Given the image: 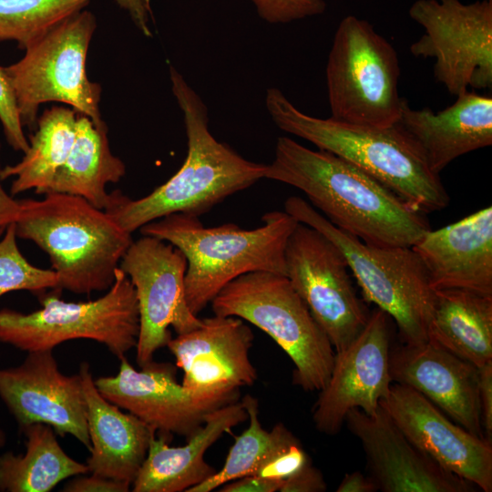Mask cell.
<instances>
[{
	"label": "cell",
	"mask_w": 492,
	"mask_h": 492,
	"mask_svg": "<svg viewBox=\"0 0 492 492\" xmlns=\"http://www.w3.org/2000/svg\"><path fill=\"white\" fill-rule=\"evenodd\" d=\"M284 211L323 233L340 249L364 299L395 320L405 343L428 340L435 291L411 247L365 243L333 225L298 196L285 200Z\"/></svg>",
	"instance_id": "6"
},
{
	"label": "cell",
	"mask_w": 492,
	"mask_h": 492,
	"mask_svg": "<svg viewBox=\"0 0 492 492\" xmlns=\"http://www.w3.org/2000/svg\"><path fill=\"white\" fill-rule=\"evenodd\" d=\"M286 277L325 333L334 352L345 349L370 313L357 296L340 249L317 230L299 222L285 248Z\"/></svg>",
	"instance_id": "12"
},
{
	"label": "cell",
	"mask_w": 492,
	"mask_h": 492,
	"mask_svg": "<svg viewBox=\"0 0 492 492\" xmlns=\"http://www.w3.org/2000/svg\"><path fill=\"white\" fill-rule=\"evenodd\" d=\"M56 292L40 296L42 308L32 313L1 309L0 342L29 353L53 350L69 340L89 339L106 345L118 358L136 348L137 293L120 268L110 288L96 300L68 302Z\"/></svg>",
	"instance_id": "8"
},
{
	"label": "cell",
	"mask_w": 492,
	"mask_h": 492,
	"mask_svg": "<svg viewBox=\"0 0 492 492\" xmlns=\"http://www.w3.org/2000/svg\"><path fill=\"white\" fill-rule=\"evenodd\" d=\"M310 461L298 440L272 455L255 470L253 475L267 479L284 480Z\"/></svg>",
	"instance_id": "34"
},
{
	"label": "cell",
	"mask_w": 492,
	"mask_h": 492,
	"mask_svg": "<svg viewBox=\"0 0 492 492\" xmlns=\"http://www.w3.org/2000/svg\"><path fill=\"white\" fill-rule=\"evenodd\" d=\"M119 268L135 287L139 333L136 346L139 367L153 360L154 354L170 341L171 326L177 334L200 327L203 320L193 314L185 297L187 259L171 243L142 235L133 241Z\"/></svg>",
	"instance_id": "13"
},
{
	"label": "cell",
	"mask_w": 492,
	"mask_h": 492,
	"mask_svg": "<svg viewBox=\"0 0 492 492\" xmlns=\"http://www.w3.org/2000/svg\"><path fill=\"white\" fill-rule=\"evenodd\" d=\"M337 492H375L377 486L368 476L360 471L348 473L339 484Z\"/></svg>",
	"instance_id": "40"
},
{
	"label": "cell",
	"mask_w": 492,
	"mask_h": 492,
	"mask_svg": "<svg viewBox=\"0 0 492 492\" xmlns=\"http://www.w3.org/2000/svg\"><path fill=\"white\" fill-rule=\"evenodd\" d=\"M327 489L321 471L308 462L296 473L284 479L281 492H323Z\"/></svg>",
	"instance_id": "35"
},
{
	"label": "cell",
	"mask_w": 492,
	"mask_h": 492,
	"mask_svg": "<svg viewBox=\"0 0 492 492\" xmlns=\"http://www.w3.org/2000/svg\"><path fill=\"white\" fill-rule=\"evenodd\" d=\"M265 106L281 130L352 163L414 210L427 214L448 205L449 196L439 175L429 169L396 123L374 128L310 116L276 87L266 91Z\"/></svg>",
	"instance_id": "3"
},
{
	"label": "cell",
	"mask_w": 492,
	"mask_h": 492,
	"mask_svg": "<svg viewBox=\"0 0 492 492\" xmlns=\"http://www.w3.org/2000/svg\"><path fill=\"white\" fill-rule=\"evenodd\" d=\"M410 17L425 33L410 46L434 58V77L454 96L492 87V0H416Z\"/></svg>",
	"instance_id": "11"
},
{
	"label": "cell",
	"mask_w": 492,
	"mask_h": 492,
	"mask_svg": "<svg viewBox=\"0 0 492 492\" xmlns=\"http://www.w3.org/2000/svg\"><path fill=\"white\" fill-rule=\"evenodd\" d=\"M389 315L375 308L358 336L336 352L325 386L313 406L316 429L337 434L347 413L360 409L374 415L394 383L390 374Z\"/></svg>",
	"instance_id": "15"
},
{
	"label": "cell",
	"mask_w": 492,
	"mask_h": 492,
	"mask_svg": "<svg viewBox=\"0 0 492 492\" xmlns=\"http://www.w3.org/2000/svg\"><path fill=\"white\" fill-rule=\"evenodd\" d=\"M95 28V16L81 10L29 44L19 61L5 67L15 91L23 126H34L39 106L51 101L71 106L96 126L104 124L100 86L91 82L86 71Z\"/></svg>",
	"instance_id": "10"
},
{
	"label": "cell",
	"mask_w": 492,
	"mask_h": 492,
	"mask_svg": "<svg viewBox=\"0 0 492 492\" xmlns=\"http://www.w3.org/2000/svg\"><path fill=\"white\" fill-rule=\"evenodd\" d=\"M427 339L477 368L492 362V296L435 291Z\"/></svg>",
	"instance_id": "25"
},
{
	"label": "cell",
	"mask_w": 492,
	"mask_h": 492,
	"mask_svg": "<svg viewBox=\"0 0 492 492\" xmlns=\"http://www.w3.org/2000/svg\"><path fill=\"white\" fill-rule=\"evenodd\" d=\"M259 15L270 23H288L324 12L323 0H251Z\"/></svg>",
	"instance_id": "33"
},
{
	"label": "cell",
	"mask_w": 492,
	"mask_h": 492,
	"mask_svg": "<svg viewBox=\"0 0 492 492\" xmlns=\"http://www.w3.org/2000/svg\"><path fill=\"white\" fill-rule=\"evenodd\" d=\"M210 304L214 315L239 317L270 335L292 361L295 385L305 391L325 386L335 352L285 275L244 273L226 284Z\"/></svg>",
	"instance_id": "7"
},
{
	"label": "cell",
	"mask_w": 492,
	"mask_h": 492,
	"mask_svg": "<svg viewBox=\"0 0 492 492\" xmlns=\"http://www.w3.org/2000/svg\"><path fill=\"white\" fill-rule=\"evenodd\" d=\"M91 443L89 472L132 485L157 434L130 413L105 399L97 391L90 367L80 365Z\"/></svg>",
	"instance_id": "24"
},
{
	"label": "cell",
	"mask_w": 492,
	"mask_h": 492,
	"mask_svg": "<svg viewBox=\"0 0 492 492\" xmlns=\"http://www.w3.org/2000/svg\"><path fill=\"white\" fill-rule=\"evenodd\" d=\"M0 396L22 428L46 424L90 450L82 378L63 374L53 350L29 352L19 366L0 369Z\"/></svg>",
	"instance_id": "17"
},
{
	"label": "cell",
	"mask_w": 492,
	"mask_h": 492,
	"mask_svg": "<svg viewBox=\"0 0 492 492\" xmlns=\"http://www.w3.org/2000/svg\"><path fill=\"white\" fill-rule=\"evenodd\" d=\"M5 440V433L0 429V447L4 446Z\"/></svg>",
	"instance_id": "42"
},
{
	"label": "cell",
	"mask_w": 492,
	"mask_h": 492,
	"mask_svg": "<svg viewBox=\"0 0 492 492\" xmlns=\"http://www.w3.org/2000/svg\"><path fill=\"white\" fill-rule=\"evenodd\" d=\"M37 129L29 137V148L22 159L2 169V179L14 178L10 194L35 190L44 195L56 173L66 161L76 136L77 112L53 107L36 121Z\"/></svg>",
	"instance_id": "28"
},
{
	"label": "cell",
	"mask_w": 492,
	"mask_h": 492,
	"mask_svg": "<svg viewBox=\"0 0 492 492\" xmlns=\"http://www.w3.org/2000/svg\"><path fill=\"white\" fill-rule=\"evenodd\" d=\"M478 398L485 436H492V362L478 368Z\"/></svg>",
	"instance_id": "37"
},
{
	"label": "cell",
	"mask_w": 492,
	"mask_h": 492,
	"mask_svg": "<svg viewBox=\"0 0 492 492\" xmlns=\"http://www.w3.org/2000/svg\"><path fill=\"white\" fill-rule=\"evenodd\" d=\"M118 373L94 380L108 402L134 415L158 435L190 438L205 423L210 413L240 399V390L200 395L179 384L176 367L153 360L136 370L125 356Z\"/></svg>",
	"instance_id": "14"
},
{
	"label": "cell",
	"mask_w": 492,
	"mask_h": 492,
	"mask_svg": "<svg viewBox=\"0 0 492 492\" xmlns=\"http://www.w3.org/2000/svg\"><path fill=\"white\" fill-rule=\"evenodd\" d=\"M242 402L250 422L248 428L235 437L221 469L187 492H210L227 482L253 475L272 455L298 441L282 423L275 425L271 431L262 427L256 398L247 395Z\"/></svg>",
	"instance_id": "29"
},
{
	"label": "cell",
	"mask_w": 492,
	"mask_h": 492,
	"mask_svg": "<svg viewBox=\"0 0 492 492\" xmlns=\"http://www.w3.org/2000/svg\"><path fill=\"white\" fill-rule=\"evenodd\" d=\"M1 148V146H0ZM2 168L0 165V227L15 222L21 212L20 200L14 199L2 186Z\"/></svg>",
	"instance_id": "39"
},
{
	"label": "cell",
	"mask_w": 492,
	"mask_h": 492,
	"mask_svg": "<svg viewBox=\"0 0 492 492\" xmlns=\"http://www.w3.org/2000/svg\"><path fill=\"white\" fill-rule=\"evenodd\" d=\"M0 121L8 144L15 151L25 153L29 148L24 130L17 99L12 81L0 67Z\"/></svg>",
	"instance_id": "32"
},
{
	"label": "cell",
	"mask_w": 492,
	"mask_h": 492,
	"mask_svg": "<svg viewBox=\"0 0 492 492\" xmlns=\"http://www.w3.org/2000/svg\"><path fill=\"white\" fill-rule=\"evenodd\" d=\"M264 178L302 190L330 222L368 244L412 247L431 230L424 213L359 168L289 137L277 139Z\"/></svg>",
	"instance_id": "1"
},
{
	"label": "cell",
	"mask_w": 492,
	"mask_h": 492,
	"mask_svg": "<svg viewBox=\"0 0 492 492\" xmlns=\"http://www.w3.org/2000/svg\"><path fill=\"white\" fill-rule=\"evenodd\" d=\"M89 0H0V41L20 48L81 11Z\"/></svg>",
	"instance_id": "30"
},
{
	"label": "cell",
	"mask_w": 492,
	"mask_h": 492,
	"mask_svg": "<svg viewBox=\"0 0 492 492\" xmlns=\"http://www.w3.org/2000/svg\"><path fill=\"white\" fill-rule=\"evenodd\" d=\"M169 74L184 117L187 156L169 179L145 197L131 200L119 190L110 193L105 210L131 234L172 213L199 217L265 176L267 165L244 159L212 136L203 100L173 67Z\"/></svg>",
	"instance_id": "2"
},
{
	"label": "cell",
	"mask_w": 492,
	"mask_h": 492,
	"mask_svg": "<svg viewBox=\"0 0 492 492\" xmlns=\"http://www.w3.org/2000/svg\"><path fill=\"white\" fill-rule=\"evenodd\" d=\"M43 196L20 200L17 238L34 242L48 255L58 277L57 291H108L133 241L131 233L81 197L57 192Z\"/></svg>",
	"instance_id": "5"
},
{
	"label": "cell",
	"mask_w": 492,
	"mask_h": 492,
	"mask_svg": "<svg viewBox=\"0 0 492 492\" xmlns=\"http://www.w3.org/2000/svg\"><path fill=\"white\" fill-rule=\"evenodd\" d=\"M202 324L171 338L167 346L183 371L182 385L200 395H215L251 386L257 370L250 360L254 335L236 316L202 319Z\"/></svg>",
	"instance_id": "18"
},
{
	"label": "cell",
	"mask_w": 492,
	"mask_h": 492,
	"mask_svg": "<svg viewBox=\"0 0 492 492\" xmlns=\"http://www.w3.org/2000/svg\"><path fill=\"white\" fill-rule=\"evenodd\" d=\"M390 374L394 383L415 390L455 423L487 438L480 413L477 366L427 340L405 343L391 351Z\"/></svg>",
	"instance_id": "20"
},
{
	"label": "cell",
	"mask_w": 492,
	"mask_h": 492,
	"mask_svg": "<svg viewBox=\"0 0 492 492\" xmlns=\"http://www.w3.org/2000/svg\"><path fill=\"white\" fill-rule=\"evenodd\" d=\"M411 248L434 291L455 289L492 296L491 206L429 230Z\"/></svg>",
	"instance_id": "21"
},
{
	"label": "cell",
	"mask_w": 492,
	"mask_h": 492,
	"mask_svg": "<svg viewBox=\"0 0 492 492\" xmlns=\"http://www.w3.org/2000/svg\"><path fill=\"white\" fill-rule=\"evenodd\" d=\"M57 287L55 271L33 265L19 250L15 222L0 227V297L15 291L39 294L47 289L57 291Z\"/></svg>",
	"instance_id": "31"
},
{
	"label": "cell",
	"mask_w": 492,
	"mask_h": 492,
	"mask_svg": "<svg viewBox=\"0 0 492 492\" xmlns=\"http://www.w3.org/2000/svg\"><path fill=\"white\" fill-rule=\"evenodd\" d=\"M130 484L98 475L76 477L68 481L63 488L64 492H127Z\"/></svg>",
	"instance_id": "36"
},
{
	"label": "cell",
	"mask_w": 492,
	"mask_h": 492,
	"mask_svg": "<svg viewBox=\"0 0 492 492\" xmlns=\"http://www.w3.org/2000/svg\"><path fill=\"white\" fill-rule=\"evenodd\" d=\"M126 173L124 162L111 152L108 128L77 113L76 136L71 150L46 193L78 196L106 210L110 201L107 185L118 182Z\"/></svg>",
	"instance_id": "26"
},
{
	"label": "cell",
	"mask_w": 492,
	"mask_h": 492,
	"mask_svg": "<svg viewBox=\"0 0 492 492\" xmlns=\"http://www.w3.org/2000/svg\"><path fill=\"white\" fill-rule=\"evenodd\" d=\"M283 480L267 479L254 475H248L219 487L220 492H276L280 491Z\"/></svg>",
	"instance_id": "38"
},
{
	"label": "cell",
	"mask_w": 492,
	"mask_h": 492,
	"mask_svg": "<svg viewBox=\"0 0 492 492\" xmlns=\"http://www.w3.org/2000/svg\"><path fill=\"white\" fill-rule=\"evenodd\" d=\"M23 430L26 453L0 456L1 491L49 492L62 480L89 472L87 464L66 454L50 425L32 424Z\"/></svg>",
	"instance_id": "27"
},
{
	"label": "cell",
	"mask_w": 492,
	"mask_h": 492,
	"mask_svg": "<svg viewBox=\"0 0 492 492\" xmlns=\"http://www.w3.org/2000/svg\"><path fill=\"white\" fill-rule=\"evenodd\" d=\"M248 419L242 400L208 415L203 425L182 446H170L167 436L151 438L147 456L132 483L135 492H182L202 483L216 470L204 455L220 436Z\"/></svg>",
	"instance_id": "23"
},
{
	"label": "cell",
	"mask_w": 492,
	"mask_h": 492,
	"mask_svg": "<svg viewBox=\"0 0 492 492\" xmlns=\"http://www.w3.org/2000/svg\"><path fill=\"white\" fill-rule=\"evenodd\" d=\"M395 123L429 169L439 175L458 157L492 144V97L466 91L438 112L413 109L403 98Z\"/></svg>",
	"instance_id": "22"
},
{
	"label": "cell",
	"mask_w": 492,
	"mask_h": 492,
	"mask_svg": "<svg viewBox=\"0 0 492 492\" xmlns=\"http://www.w3.org/2000/svg\"><path fill=\"white\" fill-rule=\"evenodd\" d=\"M395 425L424 454L445 470L485 492L492 491V446L452 422L415 390L393 383L380 402Z\"/></svg>",
	"instance_id": "16"
},
{
	"label": "cell",
	"mask_w": 492,
	"mask_h": 492,
	"mask_svg": "<svg viewBox=\"0 0 492 492\" xmlns=\"http://www.w3.org/2000/svg\"><path fill=\"white\" fill-rule=\"evenodd\" d=\"M361 442L368 476L383 492H470L475 486L445 470L419 450L380 405L370 415L360 409L345 417Z\"/></svg>",
	"instance_id": "19"
},
{
	"label": "cell",
	"mask_w": 492,
	"mask_h": 492,
	"mask_svg": "<svg viewBox=\"0 0 492 492\" xmlns=\"http://www.w3.org/2000/svg\"><path fill=\"white\" fill-rule=\"evenodd\" d=\"M325 71L332 118L374 128L398 120L403 97L397 53L368 21L352 15L342 19Z\"/></svg>",
	"instance_id": "9"
},
{
	"label": "cell",
	"mask_w": 492,
	"mask_h": 492,
	"mask_svg": "<svg viewBox=\"0 0 492 492\" xmlns=\"http://www.w3.org/2000/svg\"><path fill=\"white\" fill-rule=\"evenodd\" d=\"M118 5L128 11L133 21L146 36H150L148 26V8L144 0H117Z\"/></svg>",
	"instance_id": "41"
},
{
	"label": "cell",
	"mask_w": 492,
	"mask_h": 492,
	"mask_svg": "<svg viewBox=\"0 0 492 492\" xmlns=\"http://www.w3.org/2000/svg\"><path fill=\"white\" fill-rule=\"evenodd\" d=\"M261 220L263 225L252 230L234 223L207 228L199 217L172 213L139 231L184 253L186 302L198 315L226 284L244 273L263 271L286 276L285 248L299 222L280 210L264 214Z\"/></svg>",
	"instance_id": "4"
}]
</instances>
